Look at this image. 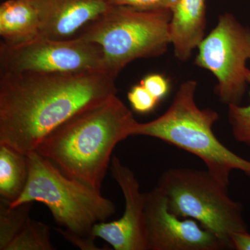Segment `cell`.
Returning <instances> with one entry per match:
<instances>
[{
  "label": "cell",
  "instance_id": "cell-15",
  "mask_svg": "<svg viewBox=\"0 0 250 250\" xmlns=\"http://www.w3.org/2000/svg\"><path fill=\"white\" fill-rule=\"evenodd\" d=\"M48 225L29 218L6 250H53Z\"/></svg>",
  "mask_w": 250,
  "mask_h": 250
},
{
  "label": "cell",
  "instance_id": "cell-6",
  "mask_svg": "<svg viewBox=\"0 0 250 250\" xmlns=\"http://www.w3.org/2000/svg\"><path fill=\"white\" fill-rule=\"evenodd\" d=\"M169 209L179 218H191L231 248V236L247 232L243 206L228 195V186L208 170L171 168L158 182Z\"/></svg>",
  "mask_w": 250,
  "mask_h": 250
},
{
  "label": "cell",
  "instance_id": "cell-8",
  "mask_svg": "<svg viewBox=\"0 0 250 250\" xmlns=\"http://www.w3.org/2000/svg\"><path fill=\"white\" fill-rule=\"evenodd\" d=\"M27 71L105 72L103 49L78 37L59 40L39 36L18 44L1 41L0 74Z\"/></svg>",
  "mask_w": 250,
  "mask_h": 250
},
{
  "label": "cell",
  "instance_id": "cell-1",
  "mask_svg": "<svg viewBox=\"0 0 250 250\" xmlns=\"http://www.w3.org/2000/svg\"><path fill=\"white\" fill-rule=\"evenodd\" d=\"M117 93L104 71L0 74V146L28 155L59 125Z\"/></svg>",
  "mask_w": 250,
  "mask_h": 250
},
{
  "label": "cell",
  "instance_id": "cell-18",
  "mask_svg": "<svg viewBox=\"0 0 250 250\" xmlns=\"http://www.w3.org/2000/svg\"><path fill=\"white\" fill-rule=\"evenodd\" d=\"M127 97L131 107L140 113L152 111L159 102L141 83L133 86L128 93Z\"/></svg>",
  "mask_w": 250,
  "mask_h": 250
},
{
  "label": "cell",
  "instance_id": "cell-21",
  "mask_svg": "<svg viewBox=\"0 0 250 250\" xmlns=\"http://www.w3.org/2000/svg\"><path fill=\"white\" fill-rule=\"evenodd\" d=\"M56 231L59 233L66 241L70 242L74 246L77 247L82 250H105L106 248H100L95 244L94 240L95 239L91 236H82L78 233L72 232L67 229L61 228H55Z\"/></svg>",
  "mask_w": 250,
  "mask_h": 250
},
{
  "label": "cell",
  "instance_id": "cell-20",
  "mask_svg": "<svg viewBox=\"0 0 250 250\" xmlns=\"http://www.w3.org/2000/svg\"><path fill=\"white\" fill-rule=\"evenodd\" d=\"M141 83L159 101L164 98L168 92V82L165 77L159 74L147 75L141 81Z\"/></svg>",
  "mask_w": 250,
  "mask_h": 250
},
{
  "label": "cell",
  "instance_id": "cell-10",
  "mask_svg": "<svg viewBox=\"0 0 250 250\" xmlns=\"http://www.w3.org/2000/svg\"><path fill=\"white\" fill-rule=\"evenodd\" d=\"M112 177L121 188L125 212L118 220L97 223L91 236L107 242L116 250H148L145 225V195L140 192L134 172L122 164L117 156L111 161Z\"/></svg>",
  "mask_w": 250,
  "mask_h": 250
},
{
  "label": "cell",
  "instance_id": "cell-11",
  "mask_svg": "<svg viewBox=\"0 0 250 250\" xmlns=\"http://www.w3.org/2000/svg\"><path fill=\"white\" fill-rule=\"evenodd\" d=\"M41 35L53 39H71L111 9L106 0H36Z\"/></svg>",
  "mask_w": 250,
  "mask_h": 250
},
{
  "label": "cell",
  "instance_id": "cell-9",
  "mask_svg": "<svg viewBox=\"0 0 250 250\" xmlns=\"http://www.w3.org/2000/svg\"><path fill=\"white\" fill-rule=\"evenodd\" d=\"M145 195V225L148 250H221L229 246L196 220L182 218L169 209L157 187Z\"/></svg>",
  "mask_w": 250,
  "mask_h": 250
},
{
  "label": "cell",
  "instance_id": "cell-5",
  "mask_svg": "<svg viewBox=\"0 0 250 250\" xmlns=\"http://www.w3.org/2000/svg\"><path fill=\"white\" fill-rule=\"evenodd\" d=\"M27 157V185L17 200L8 204L10 208L41 202L48 207L59 225L86 236H91L95 225L106 221L116 212L115 204L100 190L64 175L36 151Z\"/></svg>",
  "mask_w": 250,
  "mask_h": 250
},
{
  "label": "cell",
  "instance_id": "cell-14",
  "mask_svg": "<svg viewBox=\"0 0 250 250\" xmlns=\"http://www.w3.org/2000/svg\"><path fill=\"white\" fill-rule=\"evenodd\" d=\"M29 177L26 154L0 146V196L7 204L17 200L25 188Z\"/></svg>",
  "mask_w": 250,
  "mask_h": 250
},
{
  "label": "cell",
  "instance_id": "cell-22",
  "mask_svg": "<svg viewBox=\"0 0 250 250\" xmlns=\"http://www.w3.org/2000/svg\"><path fill=\"white\" fill-rule=\"evenodd\" d=\"M231 248L237 250H250V234L247 232L237 233L231 236Z\"/></svg>",
  "mask_w": 250,
  "mask_h": 250
},
{
  "label": "cell",
  "instance_id": "cell-2",
  "mask_svg": "<svg viewBox=\"0 0 250 250\" xmlns=\"http://www.w3.org/2000/svg\"><path fill=\"white\" fill-rule=\"evenodd\" d=\"M136 122L127 106L114 95L59 125L36 152L64 175L100 191L113 149L131 136Z\"/></svg>",
  "mask_w": 250,
  "mask_h": 250
},
{
  "label": "cell",
  "instance_id": "cell-12",
  "mask_svg": "<svg viewBox=\"0 0 250 250\" xmlns=\"http://www.w3.org/2000/svg\"><path fill=\"white\" fill-rule=\"evenodd\" d=\"M170 11V45L176 58L187 62L206 36V0H174Z\"/></svg>",
  "mask_w": 250,
  "mask_h": 250
},
{
  "label": "cell",
  "instance_id": "cell-13",
  "mask_svg": "<svg viewBox=\"0 0 250 250\" xmlns=\"http://www.w3.org/2000/svg\"><path fill=\"white\" fill-rule=\"evenodd\" d=\"M41 35L36 0H7L0 5V36L4 42L18 44Z\"/></svg>",
  "mask_w": 250,
  "mask_h": 250
},
{
  "label": "cell",
  "instance_id": "cell-3",
  "mask_svg": "<svg viewBox=\"0 0 250 250\" xmlns=\"http://www.w3.org/2000/svg\"><path fill=\"white\" fill-rule=\"evenodd\" d=\"M197 83L188 80L179 85L167 111L154 121L136 122L131 136L156 138L200 158L207 170L228 186L233 170L250 177V161L237 155L220 142L213 131L219 115L211 108H200L195 103Z\"/></svg>",
  "mask_w": 250,
  "mask_h": 250
},
{
  "label": "cell",
  "instance_id": "cell-4",
  "mask_svg": "<svg viewBox=\"0 0 250 250\" xmlns=\"http://www.w3.org/2000/svg\"><path fill=\"white\" fill-rule=\"evenodd\" d=\"M170 9H139L112 6L74 37L95 42L104 52V70L116 79L136 59L165 54L170 45Z\"/></svg>",
  "mask_w": 250,
  "mask_h": 250
},
{
  "label": "cell",
  "instance_id": "cell-7",
  "mask_svg": "<svg viewBox=\"0 0 250 250\" xmlns=\"http://www.w3.org/2000/svg\"><path fill=\"white\" fill-rule=\"evenodd\" d=\"M195 59L197 67L211 72L218 83L215 93L228 106L240 105L250 83V29L229 13L220 15L205 36Z\"/></svg>",
  "mask_w": 250,
  "mask_h": 250
},
{
  "label": "cell",
  "instance_id": "cell-16",
  "mask_svg": "<svg viewBox=\"0 0 250 250\" xmlns=\"http://www.w3.org/2000/svg\"><path fill=\"white\" fill-rule=\"evenodd\" d=\"M32 203L10 208L6 202L0 203V250H6L22 225L30 218Z\"/></svg>",
  "mask_w": 250,
  "mask_h": 250
},
{
  "label": "cell",
  "instance_id": "cell-19",
  "mask_svg": "<svg viewBox=\"0 0 250 250\" xmlns=\"http://www.w3.org/2000/svg\"><path fill=\"white\" fill-rule=\"evenodd\" d=\"M111 6H129L139 9H170L174 0H106Z\"/></svg>",
  "mask_w": 250,
  "mask_h": 250
},
{
  "label": "cell",
  "instance_id": "cell-17",
  "mask_svg": "<svg viewBox=\"0 0 250 250\" xmlns=\"http://www.w3.org/2000/svg\"><path fill=\"white\" fill-rule=\"evenodd\" d=\"M228 120L234 139L250 148V104L228 106Z\"/></svg>",
  "mask_w": 250,
  "mask_h": 250
}]
</instances>
